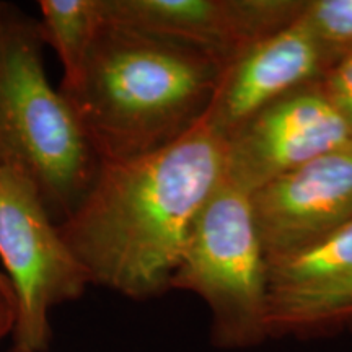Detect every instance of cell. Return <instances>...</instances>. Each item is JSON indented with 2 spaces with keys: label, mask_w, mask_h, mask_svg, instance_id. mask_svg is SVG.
<instances>
[{
  "label": "cell",
  "mask_w": 352,
  "mask_h": 352,
  "mask_svg": "<svg viewBox=\"0 0 352 352\" xmlns=\"http://www.w3.org/2000/svg\"><path fill=\"white\" fill-rule=\"evenodd\" d=\"M226 157V138L204 118L158 151L101 160L80 204L59 223L90 283L134 300L170 290Z\"/></svg>",
  "instance_id": "1"
},
{
  "label": "cell",
  "mask_w": 352,
  "mask_h": 352,
  "mask_svg": "<svg viewBox=\"0 0 352 352\" xmlns=\"http://www.w3.org/2000/svg\"><path fill=\"white\" fill-rule=\"evenodd\" d=\"M222 64L208 52L103 21L77 82L59 88L101 160L158 151L199 124Z\"/></svg>",
  "instance_id": "2"
},
{
  "label": "cell",
  "mask_w": 352,
  "mask_h": 352,
  "mask_svg": "<svg viewBox=\"0 0 352 352\" xmlns=\"http://www.w3.org/2000/svg\"><path fill=\"white\" fill-rule=\"evenodd\" d=\"M38 20L15 8L0 38V162L32 179L60 223L80 204L100 158L77 113L47 80Z\"/></svg>",
  "instance_id": "3"
},
{
  "label": "cell",
  "mask_w": 352,
  "mask_h": 352,
  "mask_svg": "<svg viewBox=\"0 0 352 352\" xmlns=\"http://www.w3.org/2000/svg\"><path fill=\"white\" fill-rule=\"evenodd\" d=\"M171 289L204 300L219 347H252L270 336L267 261L252 199L226 173L197 215Z\"/></svg>",
  "instance_id": "4"
},
{
  "label": "cell",
  "mask_w": 352,
  "mask_h": 352,
  "mask_svg": "<svg viewBox=\"0 0 352 352\" xmlns=\"http://www.w3.org/2000/svg\"><path fill=\"white\" fill-rule=\"evenodd\" d=\"M0 261L16 302L13 344L46 352L51 311L77 300L91 283L32 179L6 162H0Z\"/></svg>",
  "instance_id": "5"
},
{
  "label": "cell",
  "mask_w": 352,
  "mask_h": 352,
  "mask_svg": "<svg viewBox=\"0 0 352 352\" xmlns=\"http://www.w3.org/2000/svg\"><path fill=\"white\" fill-rule=\"evenodd\" d=\"M320 82L277 100L228 135L226 175L232 182L253 192L352 142L349 124Z\"/></svg>",
  "instance_id": "6"
},
{
  "label": "cell",
  "mask_w": 352,
  "mask_h": 352,
  "mask_svg": "<svg viewBox=\"0 0 352 352\" xmlns=\"http://www.w3.org/2000/svg\"><path fill=\"white\" fill-rule=\"evenodd\" d=\"M307 0H100L103 21L208 52L227 65L292 25Z\"/></svg>",
  "instance_id": "7"
},
{
  "label": "cell",
  "mask_w": 352,
  "mask_h": 352,
  "mask_svg": "<svg viewBox=\"0 0 352 352\" xmlns=\"http://www.w3.org/2000/svg\"><path fill=\"white\" fill-rule=\"evenodd\" d=\"M267 263L294 256L352 220V142L250 192Z\"/></svg>",
  "instance_id": "8"
},
{
  "label": "cell",
  "mask_w": 352,
  "mask_h": 352,
  "mask_svg": "<svg viewBox=\"0 0 352 352\" xmlns=\"http://www.w3.org/2000/svg\"><path fill=\"white\" fill-rule=\"evenodd\" d=\"M352 331V220L294 256L267 263L270 336Z\"/></svg>",
  "instance_id": "9"
},
{
  "label": "cell",
  "mask_w": 352,
  "mask_h": 352,
  "mask_svg": "<svg viewBox=\"0 0 352 352\" xmlns=\"http://www.w3.org/2000/svg\"><path fill=\"white\" fill-rule=\"evenodd\" d=\"M328 70L327 54L300 15L223 65L206 121L227 139L277 100L320 82Z\"/></svg>",
  "instance_id": "10"
},
{
  "label": "cell",
  "mask_w": 352,
  "mask_h": 352,
  "mask_svg": "<svg viewBox=\"0 0 352 352\" xmlns=\"http://www.w3.org/2000/svg\"><path fill=\"white\" fill-rule=\"evenodd\" d=\"M39 34L63 65L59 88L77 82L96 34L103 26L100 0H39Z\"/></svg>",
  "instance_id": "11"
},
{
  "label": "cell",
  "mask_w": 352,
  "mask_h": 352,
  "mask_svg": "<svg viewBox=\"0 0 352 352\" xmlns=\"http://www.w3.org/2000/svg\"><path fill=\"white\" fill-rule=\"evenodd\" d=\"M302 19L318 39L329 69L352 52V0H307Z\"/></svg>",
  "instance_id": "12"
},
{
  "label": "cell",
  "mask_w": 352,
  "mask_h": 352,
  "mask_svg": "<svg viewBox=\"0 0 352 352\" xmlns=\"http://www.w3.org/2000/svg\"><path fill=\"white\" fill-rule=\"evenodd\" d=\"M320 83L352 131V52L334 64Z\"/></svg>",
  "instance_id": "13"
},
{
  "label": "cell",
  "mask_w": 352,
  "mask_h": 352,
  "mask_svg": "<svg viewBox=\"0 0 352 352\" xmlns=\"http://www.w3.org/2000/svg\"><path fill=\"white\" fill-rule=\"evenodd\" d=\"M16 324V302L10 284L0 283V342L13 336Z\"/></svg>",
  "instance_id": "14"
},
{
  "label": "cell",
  "mask_w": 352,
  "mask_h": 352,
  "mask_svg": "<svg viewBox=\"0 0 352 352\" xmlns=\"http://www.w3.org/2000/svg\"><path fill=\"white\" fill-rule=\"evenodd\" d=\"M13 10H15V7L13 6H8V3L0 2V38H2L3 32H6L7 23H8V20H10Z\"/></svg>",
  "instance_id": "15"
},
{
  "label": "cell",
  "mask_w": 352,
  "mask_h": 352,
  "mask_svg": "<svg viewBox=\"0 0 352 352\" xmlns=\"http://www.w3.org/2000/svg\"><path fill=\"white\" fill-rule=\"evenodd\" d=\"M8 352H32V351L25 349V347H21V346H19V344H13L12 349L8 351Z\"/></svg>",
  "instance_id": "16"
},
{
  "label": "cell",
  "mask_w": 352,
  "mask_h": 352,
  "mask_svg": "<svg viewBox=\"0 0 352 352\" xmlns=\"http://www.w3.org/2000/svg\"><path fill=\"white\" fill-rule=\"evenodd\" d=\"M0 283H7V284H10V283H8V279L6 277V274H3V271H0Z\"/></svg>",
  "instance_id": "17"
}]
</instances>
